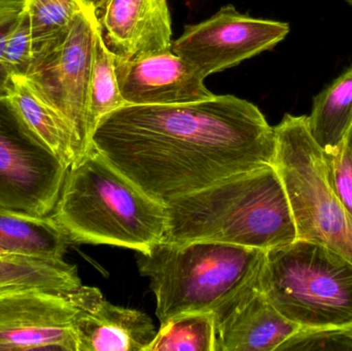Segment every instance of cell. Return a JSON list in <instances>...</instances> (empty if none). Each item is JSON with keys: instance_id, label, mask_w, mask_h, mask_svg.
I'll list each match as a JSON object with an SVG mask.
<instances>
[{"instance_id": "2e32d148", "label": "cell", "mask_w": 352, "mask_h": 351, "mask_svg": "<svg viewBox=\"0 0 352 351\" xmlns=\"http://www.w3.org/2000/svg\"><path fill=\"white\" fill-rule=\"evenodd\" d=\"M69 240L51 216L0 207V249L6 253L64 260Z\"/></svg>"}, {"instance_id": "ac0fdd59", "label": "cell", "mask_w": 352, "mask_h": 351, "mask_svg": "<svg viewBox=\"0 0 352 351\" xmlns=\"http://www.w3.org/2000/svg\"><path fill=\"white\" fill-rule=\"evenodd\" d=\"M307 119L312 137L324 152L342 144L352 124V67L316 96Z\"/></svg>"}, {"instance_id": "cb8c5ba5", "label": "cell", "mask_w": 352, "mask_h": 351, "mask_svg": "<svg viewBox=\"0 0 352 351\" xmlns=\"http://www.w3.org/2000/svg\"><path fill=\"white\" fill-rule=\"evenodd\" d=\"M352 350V334L305 327L279 351Z\"/></svg>"}, {"instance_id": "7c38bea8", "label": "cell", "mask_w": 352, "mask_h": 351, "mask_svg": "<svg viewBox=\"0 0 352 351\" xmlns=\"http://www.w3.org/2000/svg\"><path fill=\"white\" fill-rule=\"evenodd\" d=\"M115 65L126 105L182 104L214 96L204 78L173 49L136 59L115 58Z\"/></svg>"}, {"instance_id": "5bb4252c", "label": "cell", "mask_w": 352, "mask_h": 351, "mask_svg": "<svg viewBox=\"0 0 352 351\" xmlns=\"http://www.w3.org/2000/svg\"><path fill=\"white\" fill-rule=\"evenodd\" d=\"M76 295L78 351H146L156 336L148 315L111 304L98 288L82 284Z\"/></svg>"}, {"instance_id": "d6986e66", "label": "cell", "mask_w": 352, "mask_h": 351, "mask_svg": "<svg viewBox=\"0 0 352 351\" xmlns=\"http://www.w3.org/2000/svg\"><path fill=\"white\" fill-rule=\"evenodd\" d=\"M87 0H23L30 24L34 59L63 41Z\"/></svg>"}, {"instance_id": "e0dca14e", "label": "cell", "mask_w": 352, "mask_h": 351, "mask_svg": "<svg viewBox=\"0 0 352 351\" xmlns=\"http://www.w3.org/2000/svg\"><path fill=\"white\" fill-rule=\"evenodd\" d=\"M8 100L29 129L64 163H76L74 138L64 120L43 101L25 78H10Z\"/></svg>"}, {"instance_id": "5b68a950", "label": "cell", "mask_w": 352, "mask_h": 351, "mask_svg": "<svg viewBox=\"0 0 352 351\" xmlns=\"http://www.w3.org/2000/svg\"><path fill=\"white\" fill-rule=\"evenodd\" d=\"M258 284L287 319L352 334V263L324 245L297 239L266 251Z\"/></svg>"}, {"instance_id": "603a6c76", "label": "cell", "mask_w": 352, "mask_h": 351, "mask_svg": "<svg viewBox=\"0 0 352 351\" xmlns=\"http://www.w3.org/2000/svg\"><path fill=\"white\" fill-rule=\"evenodd\" d=\"M327 174L339 201L352 216V154L345 139L330 152H324Z\"/></svg>"}, {"instance_id": "9a60e30c", "label": "cell", "mask_w": 352, "mask_h": 351, "mask_svg": "<svg viewBox=\"0 0 352 351\" xmlns=\"http://www.w3.org/2000/svg\"><path fill=\"white\" fill-rule=\"evenodd\" d=\"M82 286L78 267L64 260L0 256V298L23 291L74 292Z\"/></svg>"}, {"instance_id": "44dd1931", "label": "cell", "mask_w": 352, "mask_h": 351, "mask_svg": "<svg viewBox=\"0 0 352 351\" xmlns=\"http://www.w3.org/2000/svg\"><path fill=\"white\" fill-rule=\"evenodd\" d=\"M146 351H215L213 313H184L161 324Z\"/></svg>"}, {"instance_id": "ffe728a7", "label": "cell", "mask_w": 352, "mask_h": 351, "mask_svg": "<svg viewBox=\"0 0 352 351\" xmlns=\"http://www.w3.org/2000/svg\"><path fill=\"white\" fill-rule=\"evenodd\" d=\"M92 72L89 94L88 123L91 140L95 128L105 115L124 106L116 76L115 56L105 45L96 16L94 25Z\"/></svg>"}, {"instance_id": "4fadbf2b", "label": "cell", "mask_w": 352, "mask_h": 351, "mask_svg": "<svg viewBox=\"0 0 352 351\" xmlns=\"http://www.w3.org/2000/svg\"><path fill=\"white\" fill-rule=\"evenodd\" d=\"M96 8L107 49L119 59H136L171 49L167 0H103Z\"/></svg>"}, {"instance_id": "4316f807", "label": "cell", "mask_w": 352, "mask_h": 351, "mask_svg": "<svg viewBox=\"0 0 352 351\" xmlns=\"http://www.w3.org/2000/svg\"><path fill=\"white\" fill-rule=\"evenodd\" d=\"M91 3L94 4L95 8H98L101 3H102L103 0H88Z\"/></svg>"}, {"instance_id": "8fae6325", "label": "cell", "mask_w": 352, "mask_h": 351, "mask_svg": "<svg viewBox=\"0 0 352 351\" xmlns=\"http://www.w3.org/2000/svg\"><path fill=\"white\" fill-rule=\"evenodd\" d=\"M258 275L212 311L215 351H279L305 328L267 300Z\"/></svg>"}, {"instance_id": "ba28073f", "label": "cell", "mask_w": 352, "mask_h": 351, "mask_svg": "<svg viewBox=\"0 0 352 351\" xmlns=\"http://www.w3.org/2000/svg\"><path fill=\"white\" fill-rule=\"evenodd\" d=\"M68 169L29 129L8 97L0 98V207L51 216Z\"/></svg>"}, {"instance_id": "f1b7e54d", "label": "cell", "mask_w": 352, "mask_h": 351, "mask_svg": "<svg viewBox=\"0 0 352 351\" xmlns=\"http://www.w3.org/2000/svg\"><path fill=\"white\" fill-rule=\"evenodd\" d=\"M6 1L23 2V0H6ZM88 1V0H87Z\"/></svg>"}, {"instance_id": "7402d4cb", "label": "cell", "mask_w": 352, "mask_h": 351, "mask_svg": "<svg viewBox=\"0 0 352 351\" xmlns=\"http://www.w3.org/2000/svg\"><path fill=\"white\" fill-rule=\"evenodd\" d=\"M1 62L10 78H25L32 67L34 49L29 19L24 10L6 37Z\"/></svg>"}, {"instance_id": "83f0119b", "label": "cell", "mask_w": 352, "mask_h": 351, "mask_svg": "<svg viewBox=\"0 0 352 351\" xmlns=\"http://www.w3.org/2000/svg\"><path fill=\"white\" fill-rule=\"evenodd\" d=\"M4 255H8V253H6V251H2V249H0V256H4Z\"/></svg>"}, {"instance_id": "277c9868", "label": "cell", "mask_w": 352, "mask_h": 351, "mask_svg": "<svg viewBox=\"0 0 352 351\" xmlns=\"http://www.w3.org/2000/svg\"><path fill=\"white\" fill-rule=\"evenodd\" d=\"M266 251L211 241H161L136 251L161 324L184 313H212L260 273Z\"/></svg>"}, {"instance_id": "6da1fadb", "label": "cell", "mask_w": 352, "mask_h": 351, "mask_svg": "<svg viewBox=\"0 0 352 351\" xmlns=\"http://www.w3.org/2000/svg\"><path fill=\"white\" fill-rule=\"evenodd\" d=\"M91 148L165 205L273 164L276 137L258 106L214 95L182 104L124 105L100 120Z\"/></svg>"}, {"instance_id": "3957f363", "label": "cell", "mask_w": 352, "mask_h": 351, "mask_svg": "<svg viewBox=\"0 0 352 351\" xmlns=\"http://www.w3.org/2000/svg\"><path fill=\"white\" fill-rule=\"evenodd\" d=\"M70 243L148 251L164 239V204L146 195L98 152L68 169L51 214Z\"/></svg>"}, {"instance_id": "9c48e42d", "label": "cell", "mask_w": 352, "mask_h": 351, "mask_svg": "<svg viewBox=\"0 0 352 351\" xmlns=\"http://www.w3.org/2000/svg\"><path fill=\"white\" fill-rule=\"evenodd\" d=\"M289 32L287 23L252 18L226 5L207 20L186 26L171 49L205 80L272 49Z\"/></svg>"}, {"instance_id": "52a82bcc", "label": "cell", "mask_w": 352, "mask_h": 351, "mask_svg": "<svg viewBox=\"0 0 352 351\" xmlns=\"http://www.w3.org/2000/svg\"><path fill=\"white\" fill-rule=\"evenodd\" d=\"M96 16L94 4L89 3L78 12L63 41L35 57L25 78L69 128L74 164L91 150L88 106Z\"/></svg>"}, {"instance_id": "30bf717a", "label": "cell", "mask_w": 352, "mask_h": 351, "mask_svg": "<svg viewBox=\"0 0 352 351\" xmlns=\"http://www.w3.org/2000/svg\"><path fill=\"white\" fill-rule=\"evenodd\" d=\"M76 290L23 291L0 298V351H78Z\"/></svg>"}, {"instance_id": "8992f818", "label": "cell", "mask_w": 352, "mask_h": 351, "mask_svg": "<svg viewBox=\"0 0 352 351\" xmlns=\"http://www.w3.org/2000/svg\"><path fill=\"white\" fill-rule=\"evenodd\" d=\"M276 168L289 197L298 239L324 245L352 263V216L333 191L324 150L307 115H285L274 127Z\"/></svg>"}, {"instance_id": "d4e9b609", "label": "cell", "mask_w": 352, "mask_h": 351, "mask_svg": "<svg viewBox=\"0 0 352 351\" xmlns=\"http://www.w3.org/2000/svg\"><path fill=\"white\" fill-rule=\"evenodd\" d=\"M22 10L23 2L0 0V98L8 97L10 87V78L1 62L4 45L8 33L16 24Z\"/></svg>"}, {"instance_id": "f546056e", "label": "cell", "mask_w": 352, "mask_h": 351, "mask_svg": "<svg viewBox=\"0 0 352 351\" xmlns=\"http://www.w3.org/2000/svg\"><path fill=\"white\" fill-rule=\"evenodd\" d=\"M345 1L349 2V3L351 4V5H352V0H345Z\"/></svg>"}, {"instance_id": "484cf974", "label": "cell", "mask_w": 352, "mask_h": 351, "mask_svg": "<svg viewBox=\"0 0 352 351\" xmlns=\"http://www.w3.org/2000/svg\"><path fill=\"white\" fill-rule=\"evenodd\" d=\"M345 141H346V144H349L352 154V124L351 128H349V132H347L346 136H345Z\"/></svg>"}, {"instance_id": "7a4b0ae2", "label": "cell", "mask_w": 352, "mask_h": 351, "mask_svg": "<svg viewBox=\"0 0 352 351\" xmlns=\"http://www.w3.org/2000/svg\"><path fill=\"white\" fill-rule=\"evenodd\" d=\"M163 241H211L268 251L298 239L289 197L274 165L238 173L165 204Z\"/></svg>"}]
</instances>
